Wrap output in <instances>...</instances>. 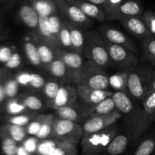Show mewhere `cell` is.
<instances>
[{
  "instance_id": "obj_34",
  "label": "cell",
  "mask_w": 155,
  "mask_h": 155,
  "mask_svg": "<svg viewBox=\"0 0 155 155\" xmlns=\"http://www.w3.org/2000/svg\"><path fill=\"white\" fill-rule=\"evenodd\" d=\"M58 43L59 47L61 49L69 50V51H74L72 43H71V32H70L68 21L65 19H64L63 25H62L61 30L60 34H59Z\"/></svg>"
},
{
  "instance_id": "obj_9",
  "label": "cell",
  "mask_w": 155,
  "mask_h": 155,
  "mask_svg": "<svg viewBox=\"0 0 155 155\" xmlns=\"http://www.w3.org/2000/svg\"><path fill=\"white\" fill-rule=\"evenodd\" d=\"M122 118V115L118 110L107 115H100L88 118L83 123V136L98 132L106 129L108 126L117 122Z\"/></svg>"
},
{
  "instance_id": "obj_1",
  "label": "cell",
  "mask_w": 155,
  "mask_h": 155,
  "mask_svg": "<svg viewBox=\"0 0 155 155\" xmlns=\"http://www.w3.org/2000/svg\"><path fill=\"white\" fill-rule=\"evenodd\" d=\"M119 126L117 122L98 132L82 137L83 155H100L106 151L110 141L117 135Z\"/></svg>"
},
{
  "instance_id": "obj_49",
  "label": "cell",
  "mask_w": 155,
  "mask_h": 155,
  "mask_svg": "<svg viewBox=\"0 0 155 155\" xmlns=\"http://www.w3.org/2000/svg\"><path fill=\"white\" fill-rule=\"evenodd\" d=\"M30 73L27 72V71H23L18 74L17 76V81L19 84L23 85V86L29 87V83H30Z\"/></svg>"
},
{
  "instance_id": "obj_31",
  "label": "cell",
  "mask_w": 155,
  "mask_h": 155,
  "mask_svg": "<svg viewBox=\"0 0 155 155\" xmlns=\"http://www.w3.org/2000/svg\"><path fill=\"white\" fill-rule=\"evenodd\" d=\"M64 142H66V141H61V140L51 138L42 140L39 142L37 150L34 155H49L57 147H58Z\"/></svg>"
},
{
  "instance_id": "obj_45",
  "label": "cell",
  "mask_w": 155,
  "mask_h": 155,
  "mask_svg": "<svg viewBox=\"0 0 155 155\" xmlns=\"http://www.w3.org/2000/svg\"><path fill=\"white\" fill-rule=\"evenodd\" d=\"M45 84V81L43 76L37 73H30L29 87L33 89H42Z\"/></svg>"
},
{
  "instance_id": "obj_38",
  "label": "cell",
  "mask_w": 155,
  "mask_h": 155,
  "mask_svg": "<svg viewBox=\"0 0 155 155\" xmlns=\"http://www.w3.org/2000/svg\"><path fill=\"white\" fill-rule=\"evenodd\" d=\"M48 114H39L37 115L27 126H26V130H27V135L36 136V134L39 132V129L42 127V124L46 119Z\"/></svg>"
},
{
  "instance_id": "obj_39",
  "label": "cell",
  "mask_w": 155,
  "mask_h": 155,
  "mask_svg": "<svg viewBox=\"0 0 155 155\" xmlns=\"http://www.w3.org/2000/svg\"><path fill=\"white\" fill-rule=\"evenodd\" d=\"M23 102L27 109L35 112L41 110L44 108L43 100L36 94H29L26 96Z\"/></svg>"
},
{
  "instance_id": "obj_17",
  "label": "cell",
  "mask_w": 155,
  "mask_h": 155,
  "mask_svg": "<svg viewBox=\"0 0 155 155\" xmlns=\"http://www.w3.org/2000/svg\"><path fill=\"white\" fill-rule=\"evenodd\" d=\"M77 89L69 84L62 83L57 96L53 100L51 108L56 110L63 106L72 105L77 102Z\"/></svg>"
},
{
  "instance_id": "obj_55",
  "label": "cell",
  "mask_w": 155,
  "mask_h": 155,
  "mask_svg": "<svg viewBox=\"0 0 155 155\" xmlns=\"http://www.w3.org/2000/svg\"><path fill=\"white\" fill-rule=\"evenodd\" d=\"M16 0H0V2H12L14 3Z\"/></svg>"
},
{
  "instance_id": "obj_26",
  "label": "cell",
  "mask_w": 155,
  "mask_h": 155,
  "mask_svg": "<svg viewBox=\"0 0 155 155\" xmlns=\"http://www.w3.org/2000/svg\"><path fill=\"white\" fill-rule=\"evenodd\" d=\"M130 70L126 69L109 76V84L115 91L127 92Z\"/></svg>"
},
{
  "instance_id": "obj_7",
  "label": "cell",
  "mask_w": 155,
  "mask_h": 155,
  "mask_svg": "<svg viewBox=\"0 0 155 155\" xmlns=\"http://www.w3.org/2000/svg\"><path fill=\"white\" fill-rule=\"evenodd\" d=\"M83 126L75 122L54 117L51 138L66 141L79 142L83 137Z\"/></svg>"
},
{
  "instance_id": "obj_23",
  "label": "cell",
  "mask_w": 155,
  "mask_h": 155,
  "mask_svg": "<svg viewBox=\"0 0 155 155\" xmlns=\"http://www.w3.org/2000/svg\"><path fill=\"white\" fill-rule=\"evenodd\" d=\"M39 16L50 17L58 14L54 0H30Z\"/></svg>"
},
{
  "instance_id": "obj_21",
  "label": "cell",
  "mask_w": 155,
  "mask_h": 155,
  "mask_svg": "<svg viewBox=\"0 0 155 155\" xmlns=\"http://www.w3.org/2000/svg\"><path fill=\"white\" fill-rule=\"evenodd\" d=\"M70 32H71V43H72L74 52L83 55L85 46V32L79 26L75 25L68 21Z\"/></svg>"
},
{
  "instance_id": "obj_18",
  "label": "cell",
  "mask_w": 155,
  "mask_h": 155,
  "mask_svg": "<svg viewBox=\"0 0 155 155\" xmlns=\"http://www.w3.org/2000/svg\"><path fill=\"white\" fill-rule=\"evenodd\" d=\"M56 113L58 116L60 118L75 122L77 123L78 122L83 121L84 119H87L88 118H89L88 106H77L76 103L72 105L63 106V107L56 109Z\"/></svg>"
},
{
  "instance_id": "obj_4",
  "label": "cell",
  "mask_w": 155,
  "mask_h": 155,
  "mask_svg": "<svg viewBox=\"0 0 155 155\" xmlns=\"http://www.w3.org/2000/svg\"><path fill=\"white\" fill-rule=\"evenodd\" d=\"M114 102L115 103L117 109L121 113L128 116L127 120H130L133 129V134L137 129L139 123L141 122L143 117V109L139 108L135 105L134 102L132 100L131 97L124 91H115L112 96Z\"/></svg>"
},
{
  "instance_id": "obj_52",
  "label": "cell",
  "mask_w": 155,
  "mask_h": 155,
  "mask_svg": "<svg viewBox=\"0 0 155 155\" xmlns=\"http://www.w3.org/2000/svg\"><path fill=\"white\" fill-rule=\"evenodd\" d=\"M17 155H33L31 153L28 151V150H26L24 147V146L22 144L21 145H18V153H17Z\"/></svg>"
},
{
  "instance_id": "obj_54",
  "label": "cell",
  "mask_w": 155,
  "mask_h": 155,
  "mask_svg": "<svg viewBox=\"0 0 155 155\" xmlns=\"http://www.w3.org/2000/svg\"><path fill=\"white\" fill-rule=\"evenodd\" d=\"M5 88H3L2 87L0 86V102L2 101L5 99Z\"/></svg>"
},
{
  "instance_id": "obj_53",
  "label": "cell",
  "mask_w": 155,
  "mask_h": 155,
  "mask_svg": "<svg viewBox=\"0 0 155 155\" xmlns=\"http://www.w3.org/2000/svg\"><path fill=\"white\" fill-rule=\"evenodd\" d=\"M87 1L90 2L99 6L100 8H102V6L104 5V4L105 3L106 0H87Z\"/></svg>"
},
{
  "instance_id": "obj_11",
  "label": "cell",
  "mask_w": 155,
  "mask_h": 155,
  "mask_svg": "<svg viewBox=\"0 0 155 155\" xmlns=\"http://www.w3.org/2000/svg\"><path fill=\"white\" fill-rule=\"evenodd\" d=\"M142 103L143 117L137 129L133 134V138L135 139L140 137L155 120V91L148 94Z\"/></svg>"
},
{
  "instance_id": "obj_22",
  "label": "cell",
  "mask_w": 155,
  "mask_h": 155,
  "mask_svg": "<svg viewBox=\"0 0 155 155\" xmlns=\"http://www.w3.org/2000/svg\"><path fill=\"white\" fill-rule=\"evenodd\" d=\"M117 110L112 97H107L93 106H88L89 117L100 115H107Z\"/></svg>"
},
{
  "instance_id": "obj_47",
  "label": "cell",
  "mask_w": 155,
  "mask_h": 155,
  "mask_svg": "<svg viewBox=\"0 0 155 155\" xmlns=\"http://www.w3.org/2000/svg\"><path fill=\"white\" fill-rule=\"evenodd\" d=\"M18 85L17 81L11 80L6 83L5 87V91L6 96L9 97H15L18 94Z\"/></svg>"
},
{
  "instance_id": "obj_13",
  "label": "cell",
  "mask_w": 155,
  "mask_h": 155,
  "mask_svg": "<svg viewBox=\"0 0 155 155\" xmlns=\"http://www.w3.org/2000/svg\"><path fill=\"white\" fill-rule=\"evenodd\" d=\"M118 21L131 34L141 40L151 36L142 15L123 16Z\"/></svg>"
},
{
  "instance_id": "obj_12",
  "label": "cell",
  "mask_w": 155,
  "mask_h": 155,
  "mask_svg": "<svg viewBox=\"0 0 155 155\" xmlns=\"http://www.w3.org/2000/svg\"><path fill=\"white\" fill-rule=\"evenodd\" d=\"M77 92L78 98L86 106H93L107 97H112L114 92L108 90H97L86 85L77 84Z\"/></svg>"
},
{
  "instance_id": "obj_42",
  "label": "cell",
  "mask_w": 155,
  "mask_h": 155,
  "mask_svg": "<svg viewBox=\"0 0 155 155\" xmlns=\"http://www.w3.org/2000/svg\"><path fill=\"white\" fill-rule=\"evenodd\" d=\"M36 114H30V115H26V114H19L15 116L12 117L9 119L12 124L18 125L21 126H27L35 117L36 116Z\"/></svg>"
},
{
  "instance_id": "obj_56",
  "label": "cell",
  "mask_w": 155,
  "mask_h": 155,
  "mask_svg": "<svg viewBox=\"0 0 155 155\" xmlns=\"http://www.w3.org/2000/svg\"><path fill=\"white\" fill-rule=\"evenodd\" d=\"M0 27H1V24H0Z\"/></svg>"
},
{
  "instance_id": "obj_28",
  "label": "cell",
  "mask_w": 155,
  "mask_h": 155,
  "mask_svg": "<svg viewBox=\"0 0 155 155\" xmlns=\"http://www.w3.org/2000/svg\"><path fill=\"white\" fill-rule=\"evenodd\" d=\"M125 0H106L101 9L105 15L106 20L110 21H118L120 16V8Z\"/></svg>"
},
{
  "instance_id": "obj_5",
  "label": "cell",
  "mask_w": 155,
  "mask_h": 155,
  "mask_svg": "<svg viewBox=\"0 0 155 155\" xmlns=\"http://www.w3.org/2000/svg\"><path fill=\"white\" fill-rule=\"evenodd\" d=\"M80 84L97 90H107L109 77L104 68L92 61H86L82 69Z\"/></svg>"
},
{
  "instance_id": "obj_37",
  "label": "cell",
  "mask_w": 155,
  "mask_h": 155,
  "mask_svg": "<svg viewBox=\"0 0 155 155\" xmlns=\"http://www.w3.org/2000/svg\"><path fill=\"white\" fill-rule=\"evenodd\" d=\"M77 141H66L49 155H77Z\"/></svg>"
},
{
  "instance_id": "obj_15",
  "label": "cell",
  "mask_w": 155,
  "mask_h": 155,
  "mask_svg": "<svg viewBox=\"0 0 155 155\" xmlns=\"http://www.w3.org/2000/svg\"><path fill=\"white\" fill-rule=\"evenodd\" d=\"M45 68L53 77L59 79L62 83L78 84V82L73 73L70 71L64 62L60 59L56 58L48 66L45 67Z\"/></svg>"
},
{
  "instance_id": "obj_24",
  "label": "cell",
  "mask_w": 155,
  "mask_h": 155,
  "mask_svg": "<svg viewBox=\"0 0 155 155\" xmlns=\"http://www.w3.org/2000/svg\"><path fill=\"white\" fill-rule=\"evenodd\" d=\"M141 0H125L120 8V16H139L144 13Z\"/></svg>"
},
{
  "instance_id": "obj_41",
  "label": "cell",
  "mask_w": 155,
  "mask_h": 155,
  "mask_svg": "<svg viewBox=\"0 0 155 155\" xmlns=\"http://www.w3.org/2000/svg\"><path fill=\"white\" fill-rule=\"evenodd\" d=\"M2 148L5 155H17L18 148V142L11 137L5 138L2 141Z\"/></svg>"
},
{
  "instance_id": "obj_27",
  "label": "cell",
  "mask_w": 155,
  "mask_h": 155,
  "mask_svg": "<svg viewBox=\"0 0 155 155\" xmlns=\"http://www.w3.org/2000/svg\"><path fill=\"white\" fill-rule=\"evenodd\" d=\"M129 137L121 134L117 135L110 141L106 152L109 155H120L127 150L129 144Z\"/></svg>"
},
{
  "instance_id": "obj_3",
  "label": "cell",
  "mask_w": 155,
  "mask_h": 155,
  "mask_svg": "<svg viewBox=\"0 0 155 155\" xmlns=\"http://www.w3.org/2000/svg\"><path fill=\"white\" fill-rule=\"evenodd\" d=\"M85 36L83 55L86 59L98 64L102 68L110 65L111 61L103 35L95 30H87L85 31Z\"/></svg>"
},
{
  "instance_id": "obj_35",
  "label": "cell",
  "mask_w": 155,
  "mask_h": 155,
  "mask_svg": "<svg viewBox=\"0 0 155 155\" xmlns=\"http://www.w3.org/2000/svg\"><path fill=\"white\" fill-rule=\"evenodd\" d=\"M54 119V116L53 114H48L46 119L44 122L42 127L39 129V132L36 135L40 141L51 138V133H52Z\"/></svg>"
},
{
  "instance_id": "obj_6",
  "label": "cell",
  "mask_w": 155,
  "mask_h": 155,
  "mask_svg": "<svg viewBox=\"0 0 155 155\" xmlns=\"http://www.w3.org/2000/svg\"><path fill=\"white\" fill-rule=\"evenodd\" d=\"M105 44L111 63L116 66L126 70L133 69L139 65V54L122 46L112 43L106 39Z\"/></svg>"
},
{
  "instance_id": "obj_44",
  "label": "cell",
  "mask_w": 155,
  "mask_h": 155,
  "mask_svg": "<svg viewBox=\"0 0 155 155\" xmlns=\"http://www.w3.org/2000/svg\"><path fill=\"white\" fill-rule=\"evenodd\" d=\"M142 17L151 36H155V12L151 10L145 11Z\"/></svg>"
},
{
  "instance_id": "obj_2",
  "label": "cell",
  "mask_w": 155,
  "mask_h": 155,
  "mask_svg": "<svg viewBox=\"0 0 155 155\" xmlns=\"http://www.w3.org/2000/svg\"><path fill=\"white\" fill-rule=\"evenodd\" d=\"M154 68V65H138L130 70L127 91L132 98L142 103L148 94Z\"/></svg>"
},
{
  "instance_id": "obj_20",
  "label": "cell",
  "mask_w": 155,
  "mask_h": 155,
  "mask_svg": "<svg viewBox=\"0 0 155 155\" xmlns=\"http://www.w3.org/2000/svg\"><path fill=\"white\" fill-rule=\"evenodd\" d=\"M37 36L42 42L45 43L53 49L59 48L57 41L54 40L48 24V17L39 16V26L36 31Z\"/></svg>"
},
{
  "instance_id": "obj_48",
  "label": "cell",
  "mask_w": 155,
  "mask_h": 155,
  "mask_svg": "<svg viewBox=\"0 0 155 155\" xmlns=\"http://www.w3.org/2000/svg\"><path fill=\"white\" fill-rule=\"evenodd\" d=\"M21 64V57L18 53H13L11 59L5 62V65L9 68H16Z\"/></svg>"
},
{
  "instance_id": "obj_8",
  "label": "cell",
  "mask_w": 155,
  "mask_h": 155,
  "mask_svg": "<svg viewBox=\"0 0 155 155\" xmlns=\"http://www.w3.org/2000/svg\"><path fill=\"white\" fill-rule=\"evenodd\" d=\"M58 13L64 19L80 27H88L92 18L85 15L79 8L67 0H54Z\"/></svg>"
},
{
  "instance_id": "obj_29",
  "label": "cell",
  "mask_w": 155,
  "mask_h": 155,
  "mask_svg": "<svg viewBox=\"0 0 155 155\" xmlns=\"http://www.w3.org/2000/svg\"><path fill=\"white\" fill-rule=\"evenodd\" d=\"M24 51H25V54L27 59L33 66H43L40 57H39L37 45H36L33 38V40H29L26 41L25 43H24Z\"/></svg>"
},
{
  "instance_id": "obj_36",
  "label": "cell",
  "mask_w": 155,
  "mask_h": 155,
  "mask_svg": "<svg viewBox=\"0 0 155 155\" xmlns=\"http://www.w3.org/2000/svg\"><path fill=\"white\" fill-rule=\"evenodd\" d=\"M63 21L64 18L59 15V13L48 17V24H49L50 30H51V32L52 33L53 36H54V40L57 41L58 46V37L61 30L62 25H63Z\"/></svg>"
},
{
  "instance_id": "obj_10",
  "label": "cell",
  "mask_w": 155,
  "mask_h": 155,
  "mask_svg": "<svg viewBox=\"0 0 155 155\" xmlns=\"http://www.w3.org/2000/svg\"><path fill=\"white\" fill-rule=\"evenodd\" d=\"M54 53H55L56 58L60 59L64 62L67 67L69 68L70 71L73 73L75 78L77 79L78 84H80L82 69L85 63L83 57V55L61 48L54 49Z\"/></svg>"
},
{
  "instance_id": "obj_51",
  "label": "cell",
  "mask_w": 155,
  "mask_h": 155,
  "mask_svg": "<svg viewBox=\"0 0 155 155\" xmlns=\"http://www.w3.org/2000/svg\"><path fill=\"white\" fill-rule=\"evenodd\" d=\"M155 91V68L154 70V72H153V76H152V79H151V81L150 83V86L149 88H148V94H151V93L154 92ZM147 94V95H148Z\"/></svg>"
},
{
  "instance_id": "obj_43",
  "label": "cell",
  "mask_w": 155,
  "mask_h": 155,
  "mask_svg": "<svg viewBox=\"0 0 155 155\" xmlns=\"http://www.w3.org/2000/svg\"><path fill=\"white\" fill-rule=\"evenodd\" d=\"M39 142H40V140L37 137L30 135V136L25 138V140L23 141L21 144L24 146L26 150H28L32 154L34 155L35 153L36 152V150H37Z\"/></svg>"
},
{
  "instance_id": "obj_40",
  "label": "cell",
  "mask_w": 155,
  "mask_h": 155,
  "mask_svg": "<svg viewBox=\"0 0 155 155\" xmlns=\"http://www.w3.org/2000/svg\"><path fill=\"white\" fill-rule=\"evenodd\" d=\"M10 137L18 143H22L27 138V130L24 126L12 124L8 127Z\"/></svg>"
},
{
  "instance_id": "obj_30",
  "label": "cell",
  "mask_w": 155,
  "mask_h": 155,
  "mask_svg": "<svg viewBox=\"0 0 155 155\" xmlns=\"http://www.w3.org/2000/svg\"><path fill=\"white\" fill-rule=\"evenodd\" d=\"M141 45L144 59L155 66V36L142 39Z\"/></svg>"
},
{
  "instance_id": "obj_50",
  "label": "cell",
  "mask_w": 155,
  "mask_h": 155,
  "mask_svg": "<svg viewBox=\"0 0 155 155\" xmlns=\"http://www.w3.org/2000/svg\"><path fill=\"white\" fill-rule=\"evenodd\" d=\"M12 52L9 47H2L0 48V61L3 62H7L12 56Z\"/></svg>"
},
{
  "instance_id": "obj_14",
  "label": "cell",
  "mask_w": 155,
  "mask_h": 155,
  "mask_svg": "<svg viewBox=\"0 0 155 155\" xmlns=\"http://www.w3.org/2000/svg\"><path fill=\"white\" fill-rule=\"evenodd\" d=\"M18 15L21 21L29 28L37 31L39 15L35 10L30 0H18Z\"/></svg>"
},
{
  "instance_id": "obj_46",
  "label": "cell",
  "mask_w": 155,
  "mask_h": 155,
  "mask_svg": "<svg viewBox=\"0 0 155 155\" xmlns=\"http://www.w3.org/2000/svg\"><path fill=\"white\" fill-rule=\"evenodd\" d=\"M26 109L27 107L24 105V102L21 103V102L16 101V100H13L8 105V111L9 113L15 114V115L22 114L26 110Z\"/></svg>"
},
{
  "instance_id": "obj_25",
  "label": "cell",
  "mask_w": 155,
  "mask_h": 155,
  "mask_svg": "<svg viewBox=\"0 0 155 155\" xmlns=\"http://www.w3.org/2000/svg\"><path fill=\"white\" fill-rule=\"evenodd\" d=\"M33 39L37 45L38 52H39V57L42 61V65H43V67L45 68L56 59L54 49H53L45 43L42 42L40 39L38 38L37 36L36 37H33Z\"/></svg>"
},
{
  "instance_id": "obj_33",
  "label": "cell",
  "mask_w": 155,
  "mask_h": 155,
  "mask_svg": "<svg viewBox=\"0 0 155 155\" xmlns=\"http://www.w3.org/2000/svg\"><path fill=\"white\" fill-rule=\"evenodd\" d=\"M133 155H155V132L139 144Z\"/></svg>"
},
{
  "instance_id": "obj_19",
  "label": "cell",
  "mask_w": 155,
  "mask_h": 155,
  "mask_svg": "<svg viewBox=\"0 0 155 155\" xmlns=\"http://www.w3.org/2000/svg\"><path fill=\"white\" fill-rule=\"evenodd\" d=\"M80 9L86 15L92 19L104 22L106 20L105 15L99 6L87 0H67Z\"/></svg>"
},
{
  "instance_id": "obj_32",
  "label": "cell",
  "mask_w": 155,
  "mask_h": 155,
  "mask_svg": "<svg viewBox=\"0 0 155 155\" xmlns=\"http://www.w3.org/2000/svg\"><path fill=\"white\" fill-rule=\"evenodd\" d=\"M61 84L62 82L58 83L55 81H49L45 82V85L42 88V93H43L44 97H45V103L48 107L51 108L53 100L57 96L59 89L61 86Z\"/></svg>"
},
{
  "instance_id": "obj_16",
  "label": "cell",
  "mask_w": 155,
  "mask_h": 155,
  "mask_svg": "<svg viewBox=\"0 0 155 155\" xmlns=\"http://www.w3.org/2000/svg\"><path fill=\"white\" fill-rule=\"evenodd\" d=\"M99 30L100 33L103 35V36L109 42L117 44V45L122 46L126 47V48L133 51L134 53L139 54L138 49L134 43L130 40L121 31L109 27H102L100 28Z\"/></svg>"
}]
</instances>
